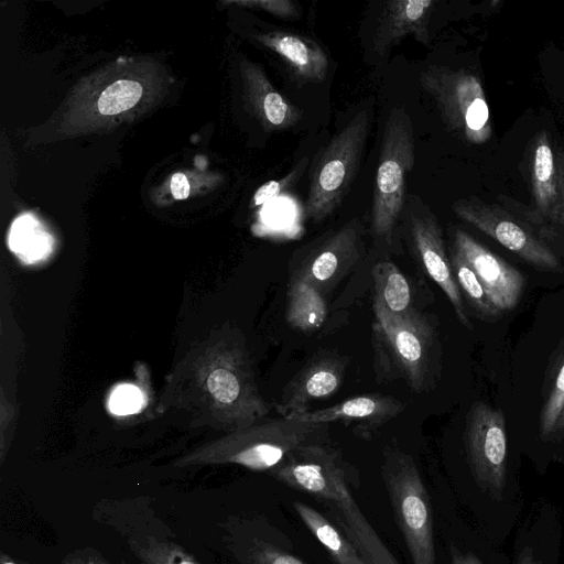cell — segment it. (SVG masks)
Returning <instances> with one entry per match:
<instances>
[{
  "label": "cell",
  "instance_id": "obj_1",
  "mask_svg": "<svg viewBox=\"0 0 564 564\" xmlns=\"http://www.w3.org/2000/svg\"><path fill=\"white\" fill-rule=\"evenodd\" d=\"M373 341L377 365L391 379L402 378L420 393L433 379L436 333L416 310L406 315L390 313L373 297Z\"/></svg>",
  "mask_w": 564,
  "mask_h": 564
},
{
  "label": "cell",
  "instance_id": "obj_2",
  "mask_svg": "<svg viewBox=\"0 0 564 564\" xmlns=\"http://www.w3.org/2000/svg\"><path fill=\"white\" fill-rule=\"evenodd\" d=\"M414 165V134L410 115L394 107L383 129L373 186L371 230L376 238L393 240L404 209L405 178Z\"/></svg>",
  "mask_w": 564,
  "mask_h": 564
},
{
  "label": "cell",
  "instance_id": "obj_3",
  "mask_svg": "<svg viewBox=\"0 0 564 564\" xmlns=\"http://www.w3.org/2000/svg\"><path fill=\"white\" fill-rule=\"evenodd\" d=\"M381 474L413 564H436L432 510L427 490L412 456L395 447L384 451Z\"/></svg>",
  "mask_w": 564,
  "mask_h": 564
},
{
  "label": "cell",
  "instance_id": "obj_4",
  "mask_svg": "<svg viewBox=\"0 0 564 564\" xmlns=\"http://www.w3.org/2000/svg\"><path fill=\"white\" fill-rule=\"evenodd\" d=\"M370 130L367 109L328 142L311 173L305 215L314 223L330 216L341 204L358 171Z\"/></svg>",
  "mask_w": 564,
  "mask_h": 564
},
{
  "label": "cell",
  "instance_id": "obj_5",
  "mask_svg": "<svg viewBox=\"0 0 564 564\" xmlns=\"http://www.w3.org/2000/svg\"><path fill=\"white\" fill-rule=\"evenodd\" d=\"M420 83L435 100L447 129L469 144H485L492 135L490 111L478 76L466 69L431 65Z\"/></svg>",
  "mask_w": 564,
  "mask_h": 564
},
{
  "label": "cell",
  "instance_id": "obj_6",
  "mask_svg": "<svg viewBox=\"0 0 564 564\" xmlns=\"http://www.w3.org/2000/svg\"><path fill=\"white\" fill-rule=\"evenodd\" d=\"M325 426L282 417L252 427L195 460L230 463L256 471H271L299 447L322 443Z\"/></svg>",
  "mask_w": 564,
  "mask_h": 564
},
{
  "label": "cell",
  "instance_id": "obj_7",
  "mask_svg": "<svg viewBox=\"0 0 564 564\" xmlns=\"http://www.w3.org/2000/svg\"><path fill=\"white\" fill-rule=\"evenodd\" d=\"M270 474L333 508L344 507L354 499L346 463L337 451L323 443L299 447Z\"/></svg>",
  "mask_w": 564,
  "mask_h": 564
},
{
  "label": "cell",
  "instance_id": "obj_8",
  "mask_svg": "<svg viewBox=\"0 0 564 564\" xmlns=\"http://www.w3.org/2000/svg\"><path fill=\"white\" fill-rule=\"evenodd\" d=\"M465 447L475 480L499 501L507 479V434L502 411L474 402L466 417Z\"/></svg>",
  "mask_w": 564,
  "mask_h": 564
},
{
  "label": "cell",
  "instance_id": "obj_9",
  "mask_svg": "<svg viewBox=\"0 0 564 564\" xmlns=\"http://www.w3.org/2000/svg\"><path fill=\"white\" fill-rule=\"evenodd\" d=\"M453 212L525 262L544 270L557 271L560 261L533 232L497 205L477 197L452 204Z\"/></svg>",
  "mask_w": 564,
  "mask_h": 564
},
{
  "label": "cell",
  "instance_id": "obj_10",
  "mask_svg": "<svg viewBox=\"0 0 564 564\" xmlns=\"http://www.w3.org/2000/svg\"><path fill=\"white\" fill-rule=\"evenodd\" d=\"M364 227L358 217L318 239L292 278L306 281L323 295L343 280L359 260Z\"/></svg>",
  "mask_w": 564,
  "mask_h": 564
},
{
  "label": "cell",
  "instance_id": "obj_11",
  "mask_svg": "<svg viewBox=\"0 0 564 564\" xmlns=\"http://www.w3.org/2000/svg\"><path fill=\"white\" fill-rule=\"evenodd\" d=\"M405 225L411 249L417 261L446 295L459 323L467 328H473L446 253L437 218L429 207L413 209L408 212Z\"/></svg>",
  "mask_w": 564,
  "mask_h": 564
},
{
  "label": "cell",
  "instance_id": "obj_12",
  "mask_svg": "<svg viewBox=\"0 0 564 564\" xmlns=\"http://www.w3.org/2000/svg\"><path fill=\"white\" fill-rule=\"evenodd\" d=\"M454 248L469 263L489 299L501 312L513 310L524 289L523 274L462 229L454 230Z\"/></svg>",
  "mask_w": 564,
  "mask_h": 564
},
{
  "label": "cell",
  "instance_id": "obj_13",
  "mask_svg": "<svg viewBox=\"0 0 564 564\" xmlns=\"http://www.w3.org/2000/svg\"><path fill=\"white\" fill-rule=\"evenodd\" d=\"M345 364L338 357L321 356L311 360L285 386L278 413L284 417L304 412L308 405L335 394L343 383Z\"/></svg>",
  "mask_w": 564,
  "mask_h": 564
},
{
  "label": "cell",
  "instance_id": "obj_14",
  "mask_svg": "<svg viewBox=\"0 0 564 564\" xmlns=\"http://www.w3.org/2000/svg\"><path fill=\"white\" fill-rule=\"evenodd\" d=\"M126 540L128 549L139 564H200L182 545L174 542L171 530L160 520L139 524L123 516V520L107 521Z\"/></svg>",
  "mask_w": 564,
  "mask_h": 564
},
{
  "label": "cell",
  "instance_id": "obj_15",
  "mask_svg": "<svg viewBox=\"0 0 564 564\" xmlns=\"http://www.w3.org/2000/svg\"><path fill=\"white\" fill-rule=\"evenodd\" d=\"M434 6L433 0L384 2L373 34L372 52L383 56L406 35H413L422 44L429 45V22Z\"/></svg>",
  "mask_w": 564,
  "mask_h": 564
},
{
  "label": "cell",
  "instance_id": "obj_16",
  "mask_svg": "<svg viewBox=\"0 0 564 564\" xmlns=\"http://www.w3.org/2000/svg\"><path fill=\"white\" fill-rule=\"evenodd\" d=\"M403 409L402 401L393 397L368 393L346 399L329 408L292 413L284 417L312 424L360 422V427L368 431L383 425Z\"/></svg>",
  "mask_w": 564,
  "mask_h": 564
},
{
  "label": "cell",
  "instance_id": "obj_17",
  "mask_svg": "<svg viewBox=\"0 0 564 564\" xmlns=\"http://www.w3.org/2000/svg\"><path fill=\"white\" fill-rule=\"evenodd\" d=\"M261 44L279 55L295 76L304 82H323L328 59L322 47L304 35L286 31H271L258 35Z\"/></svg>",
  "mask_w": 564,
  "mask_h": 564
},
{
  "label": "cell",
  "instance_id": "obj_18",
  "mask_svg": "<svg viewBox=\"0 0 564 564\" xmlns=\"http://www.w3.org/2000/svg\"><path fill=\"white\" fill-rule=\"evenodd\" d=\"M531 188L540 213L557 220L561 203V171L547 132L535 137L531 155Z\"/></svg>",
  "mask_w": 564,
  "mask_h": 564
},
{
  "label": "cell",
  "instance_id": "obj_19",
  "mask_svg": "<svg viewBox=\"0 0 564 564\" xmlns=\"http://www.w3.org/2000/svg\"><path fill=\"white\" fill-rule=\"evenodd\" d=\"M247 79L257 113L268 129H289L301 120L300 109L271 85L259 67L250 66Z\"/></svg>",
  "mask_w": 564,
  "mask_h": 564
},
{
  "label": "cell",
  "instance_id": "obj_20",
  "mask_svg": "<svg viewBox=\"0 0 564 564\" xmlns=\"http://www.w3.org/2000/svg\"><path fill=\"white\" fill-rule=\"evenodd\" d=\"M293 507L308 531L336 564H370L349 535L316 509L301 502Z\"/></svg>",
  "mask_w": 564,
  "mask_h": 564
},
{
  "label": "cell",
  "instance_id": "obj_21",
  "mask_svg": "<svg viewBox=\"0 0 564 564\" xmlns=\"http://www.w3.org/2000/svg\"><path fill=\"white\" fill-rule=\"evenodd\" d=\"M326 317L324 295L306 281L291 278L285 308L286 323L295 330H317Z\"/></svg>",
  "mask_w": 564,
  "mask_h": 564
},
{
  "label": "cell",
  "instance_id": "obj_22",
  "mask_svg": "<svg viewBox=\"0 0 564 564\" xmlns=\"http://www.w3.org/2000/svg\"><path fill=\"white\" fill-rule=\"evenodd\" d=\"M333 509L339 514L344 531L370 564H399L364 517L355 499L344 507Z\"/></svg>",
  "mask_w": 564,
  "mask_h": 564
},
{
  "label": "cell",
  "instance_id": "obj_23",
  "mask_svg": "<svg viewBox=\"0 0 564 564\" xmlns=\"http://www.w3.org/2000/svg\"><path fill=\"white\" fill-rule=\"evenodd\" d=\"M225 531L227 546L241 564H307L261 538L245 534L232 521Z\"/></svg>",
  "mask_w": 564,
  "mask_h": 564
},
{
  "label": "cell",
  "instance_id": "obj_24",
  "mask_svg": "<svg viewBox=\"0 0 564 564\" xmlns=\"http://www.w3.org/2000/svg\"><path fill=\"white\" fill-rule=\"evenodd\" d=\"M375 299L390 313L406 315L414 311L411 285L391 261H380L372 269Z\"/></svg>",
  "mask_w": 564,
  "mask_h": 564
},
{
  "label": "cell",
  "instance_id": "obj_25",
  "mask_svg": "<svg viewBox=\"0 0 564 564\" xmlns=\"http://www.w3.org/2000/svg\"><path fill=\"white\" fill-rule=\"evenodd\" d=\"M53 242L52 236L29 214L14 220L8 237L11 251L26 264L45 260L52 253Z\"/></svg>",
  "mask_w": 564,
  "mask_h": 564
},
{
  "label": "cell",
  "instance_id": "obj_26",
  "mask_svg": "<svg viewBox=\"0 0 564 564\" xmlns=\"http://www.w3.org/2000/svg\"><path fill=\"white\" fill-rule=\"evenodd\" d=\"M449 260L459 291L477 315L482 319H491L502 313L489 299L469 263L454 247Z\"/></svg>",
  "mask_w": 564,
  "mask_h": 564
},
{
  "label": "cell",
  "instance_id": "obj_27",
  "mask_svg": "<svg viewBox=\"0 0 564 564\" xmlns=\"http://www.w3.org/2000/svg\"><path fill=\"white\" fill-rule=\"evenodd\" d=\"M138 82L122 79L109 85L100 95L97 106L101 115H117L132 108L141 98Z\"/></svg>",
  "mask_w": 564,
  "mask_h": 564
},
{
  "label": "cell",
  "instance_id": "obj_28",
  "mask_svg": "<svg viewBox=\"0 0 564 564\" xmlns=\"http://www.w3.org/2000/svg\"><path fill=\"white\" fill-rule=\"evenodd\" d=\"M564 406V358L561 361L550 394L542 408L540 416L541 436H549L554 432L555 424Z\"/></svg>",
  "mask_w": 564,
  "mask_h": 564
},
{
  "label": "cell",
  "instance_id": "obj_29",
  "mask_svg": "<svg viewBox=\"0 0 564 564\" xmlns=\"http://www.w3.org/2000/svg\"><path fill=\"white\" fill-rule=\"evenodd\" d=\"M144 403V395L137 386L123 383L111 392L108 408L113 414L128 415L139 412Z\"/></svg>",
  "mask_w": 564,
  "mask_h": 564
},
{
  "label": "cell",
  "instance_id": "obj_30",
  "mask_svg": "<svg viewBox=\"0 0 564 564\" xmlns=\"http://www.w3.org/2000/svg\"><path fill=\"white\" fill-rule=\"evenodd\" d=\"M305 166V162H301L293 171H291L283 178L278 181H270L260 186L253 196L254 205H261L275 197L283 191H285L289 186L294 184L300 177L303 169Z\"/></svg>",
  "mask_w": 564,
  "mask_h": 564
},
{
  "label": "cell",
  "instance_id": "obj_31",
  "mask_svg": "<svg viewBox=\"0 0 564 564\" xmlns=\"http://www.w3.org/2000/svg\"><path fill=\"white\" fill-rule=\"evenodd\" d=\"M239 4L265 11L281 19H294L299 17L296 6L290 0L241 1Z\"/></svg>",
  "mask_w": 564,
  "mask_h": 564
},
{
  "label": "cell",
  "instance_id": "obj_32",
  "mask_svg": "<svg viewBox=\"0 0 564 564\" xmlns=\"http://www.w3.org/2000/svg\"><path fill=\"white\" fill-rule=\"evenodd\" d=\"M62 564H126L123 561L113 562L93 546H85L67 553Z\"/></svg>",
  "mask_w": 564,
  "mask_h": 564
},
{
  "label": "cell",
  "instance_id": "obj_33",
  "mask_svg": "<svg viewBox=\"0 0 564 564\" xmlns=\"http://www.w3.org/2000/svg\"><path fill=\"white\" fill-rule=\"evenodd\" d=\"M171 191L175 199H185L189 194L187 177L182 173H175L171 178Z\"/></svg>",
  "mask_w": 564,
  "mask_h": 564
},
{
  "label": "cell",
  "instance_id": "obj_34",
  "mask_svg": "<svg viewBox=\"0 0 564 564\" xmlns=\"http://www.w3.org/2000/svg\"><path fill=\"white\" fill-rule=\"evenodd\" d=\"M452 564H482L473 553H463L454 545L451 546Z\"/></svg>",
  "mask_w": 564,
  "mask_h": 564
},
{
  "label": "cell",
  "instance_id": "obj_35",
  "mask_svg": "<svg viewBox=\"0 0 564 564\" xmlns=\"http://www.w3.org/2000/svg\"><path fill=\"white\" fill-rule=\"evenodd\" d=\"M517 564H542V562L534 558L531 547H525L522 550Z\"/></svg>",
  "mask_w": 564,
  "mask_h": 564
},
{
  "label": "cell",
  "instance_id": "obj_36",
  "mask_svg": "<svg viewBox=\"0 0 564 564\" xmlns=\"http://www.w3.org/2000/svg\"><path fill=\"white\" fill-rule=\"evenodd\" d=\"M557 220L564 224V169L561 171V203Z\"/></svg>",
  "mask_w": 564,
  "mask_h": 564
},
{
  "label": "cell",
  "instance_id": "obj_37",
  "mask_svg": "<svg viewBox=\"0 0 564 564\" xmlns=\"http://www.w3.org/2000/svg\"><path fill=\"white\" fill-rule=\"evenodd\" d=\"M0 564H20L19 560H14L11 555L6 552H1Z\"/></svg>",
  "mask_w": 564,
  "mask_h": 564
},
{
  "label": "cell",
  "instance_id": "obj_38",
  "mask_svg": "<svg viewBox=\"0 0 564 564\" xmlns=\"http://www.w3.org/2000/svg\"><path fill=\"white\" fill-rule=\"evenodd\" d=\"M554 431H560L564 433V406L561 411V414L558 416V420L555 424Z\"/></svg>",
  "mask_w": 564,
  "mask_h": 564
},
{
  "label": "cell",
  "instance_id": "obj_39",
  "mask_svg": "<svg viewBox=\"0 0 564 564\" xmlns=\"http://www.w3.org/2000/svg\"><path fill=\"white\" fill-rule=\"evenodd\" d=\"M20 564H29L28 562H24L22 560H19Z\"/></svg>",
  "mask_w": 564,
  "mask_h": 564
}]
</instances>
